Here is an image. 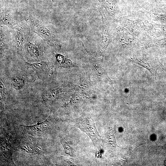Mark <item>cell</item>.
Returning <instances> with one entry per match:
<instances>
[{
  "label": "cell",
  "mask_w": 166,
  "mask_h": 166,
  "mask_svg": "<svg viewBox=\"0 0 166 166\" xmlns=\"http://www.w3.org/2000/svg\"><path fill=\"white\" fill-rule=\"evenodd\" d=\"M75 127L85 132L91 139L95 146L101 149V136L95 126L94 119L86 115H82L74 120Z\"/></svg>",
  "instance_id": "cell-1"
},
{
  "label": "cell",
  "mask_w": 166,
  "mask_h": 166,
  "mask_svg": "<svg viewBox=\"0 0 166 166\" xmlns=\"http://www.w3.org/2000/svg\"><path fill=\"white\" fill-rule=\"evenodd\" d=\"M26 21L30 24L33 31L51 46L56 45V40L54 34L48 28L38 20L29 16Z\"/></svg>",
  "instance_id": "cell-2"
},
{
  "label": "cell",
  "mask_w": 166,
  "mask_h": 166,
  "mask_svg": "<svg viewBox=\"0 0 166 166\" xmlns=\"http://www.w3.org/2000/svg\"><path fill=\"white\" fill-rule=\"evenodd\" d=\"M51 117H49L44 121L38 122L30 126H23L25 130L32 135H41L48 132L50 128L52 123Z\"/></svg>",
  "instance_id": "cell-3"
},
{
  "label": "cell",
  "mask_w": 166,
  "mask_h": 166,
  "mask_svg": "<svg viewBox=\"0 0 166 166\" xmlns=\"http://www.w3.org/2000/svg\"><path fill=\"white\" fill-rule=\"evenodd\" d=\"M105 139V144L112 149H114L118 147L115 138L113 124V117H111L108 131L106 134Z\"/></svg>",
  "instance_id": "cell-4"
},
{
  "label": "cell",
  "mask_w": 166,
  "mask_h": 166,
  "mask_svg": "<svg viewBox=\"0 0 166 166\" xmlns=\"http://www.w3.org/2000/svg\"><path fill=\"white\" fill-rule=\"evenodd\" d=\"M25 38L23 29L21 25L20 24L16 27L14 38V43L16 50L21 54Z\"/></svg>",
  "instance_id": "cell-5"
},
{
  "label": "cell",
  "mask_w": 166,
  "mask_h": 166,
  "mask_svg": "<svg viewBox=\"0 0 166 166\" xmlns=\"http://www.w3.org/2000/svg\"><path fill=\"white\" fill-rule=\"evenodd\" d=\"M26 64L38 72L48 75L52 73V65L48 63L42 61L33 64L26 62Z\"/></svg>",
  "instance_id": "cell-6"
},
{
  "label": "cell",
  "mask_w": 166,
  "mask_h": 166,
  "mask_svg": "<svg viewBox=\"0 0 166 166\" xmlns=\"http://www.w3.org/2000/svg\"><path fill=\"white\" fill-rule=\"evenodd\" d=\"M102 20L103 28L102 30V38L100 48V50L103 53L105 50L108 44L109 41V36L107 29L106 25V21L103 15L101 13Z\"/></svg>",
  "instance_id": "cell-7"
},
{
  "label": "cell",
  "mask_w": 166,
  "mask_h": 166,
  "mask_svg": "<svg viewBox=\"0 0 166 166\" xmlns=\"http://www.w3.org/2000/svg\"><path fill=\"white\" fill-rule=\"evenodd\" d=\"M26 50L28 53L32 57L38 58L42 55V52L35 44L29 42L27 45Z\"/></svg>",
  "instance_id": "cell-8"
},
{
  "label": "cell",
  "mask_w": 166,
  "mask_h": 166,
  "mask_svg": "<svg viewBox=\"0 0 166 166\" xmlns=\"http://www.w3.org/2000/svg\"><path fill=\"white\" fill-rule=\"evenodd\" d=\"M133 61L147 69L152 74L156 73L157 66L151 61H141L138 60H133Z\"/></svg>",
  "instance_id": "cell-9"
},
{
  "label": "cell",
  "mask_w": 166,
  "mask_h": 166,
  "mask_svg": "<svg viewBox=\"0 0 166 166\" xmlns=\"http://www.w3.org/2000/svg\"><path fill=\"white\" fill-rule=\"evenodd\" d=\"M102 5L110 11L113 12L117 8L116 0H98Z\"/></svg>",
  "instance_id": "cell-10"
},
{
  "label": "cell",
  "mask_w": 166,
  "mask_h": 166,
  "mask_svg": "<svg viewBox=\"0 0 166 166\" xmlns=\"http://www.w3.org/2000/svg\"><path fill=\"white\" fill-rule=\"evenodd\" d=\"M0 21L2 25L8 26H12L14 23V18L11 15L6 13L2 14Z\"/></svg>",
  "instance_id": "cell-11"
},
{
  "label": "cell",
  "mask_w": 166,
  "mask_h": 166,
  "mask_svg": "<svg viewBox=\"0 0 166 166\" xmlns=\"http://www.w3.org/2000/svg\"><path fill=\"white\" fill-rule=\"evenodd\" d=\"M55 57L58 62L63 66H69L72 64L70 60L66 59L65 57L62 55L57 54L55 55Z\"/></svg>",
  "instance_id": "cell-12"
},
{
  "label": "cell",
  "mask_w": 166,
  "mask_h": 166,
  "mask_svg": "<svg viewBox=\"0 0 166 166\" xmlns=\"http://www.w3.org/2000/svg\"><path fill=\"white\" fill-rule=\"evenodd\" d=\"M13 85L16 88L19 89L22 88L25 84V81L22 78L16 77L12 80Z\"/></svg>",
  "instance_id": "cell-13"
},
{
  "label": "cell",
  "mask_w": 166,
  "mask_h": 166,
  "mask_svg": "<svg viewBox=\"0 0 166 166\" xmlns=\"http://www.w3.org/2000/svg\"><path fill=\"white\" fill-rule=\"evenodd\" d=\"M61 142L64 148L65 153L71 156H73L74 151L73 148L71 147L65 141L62 140Z\"/></svg>",
  "instance_id": "cell-14"
},
{
  "label": "cell",
  "mask_w": 166,
  "mask_h": 166,
  "mask_svg": "<svg viewBox=\"0 0 166 166\" xmlns=\"http://www.w3.org/2000/svg\"><path fill=\"white\" fill-rule=\"evenodd\" d=\"M5 37L1 32L0 34V49L2 50L6 47V44Z\"/></svg>",
  "instance_id": "cell-15"
}]
</instances>
